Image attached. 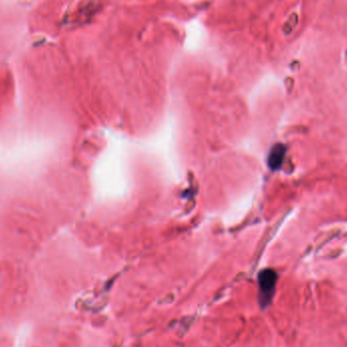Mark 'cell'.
Segmentation results:
<instances>
[{"mask_svg":"<svg viewBox=\"0 0 347 347\" xmlns=\"http://www.w3.org/2000/svg\"><path fill=\"white\" fill-rule=\"evenodd\" d=\"M277 281V275L273 270H264L259 276V286L261 298L264 302H268L275 289Z\"/></svg>","mask_w":347,"mask_h":347,"instance_id":"6da1fadb","label":"cell"},{"mask_svg":"<svg viewBox=\"0 0 347 347\" xmlns=\"http://www.w3.org/2000/svg\"><path fill=\"white\" fill-rule=\"evenodd\" d=\"M285 156H286V147L281 144H277L270 153L269 160H268L269 167L273 170L278 169L281 166V164H283Z\"/></svg>","mask_w":347,"mask_h":347,"instance_id":"7a4b0ae2","label":"cell"}]
</instances>
